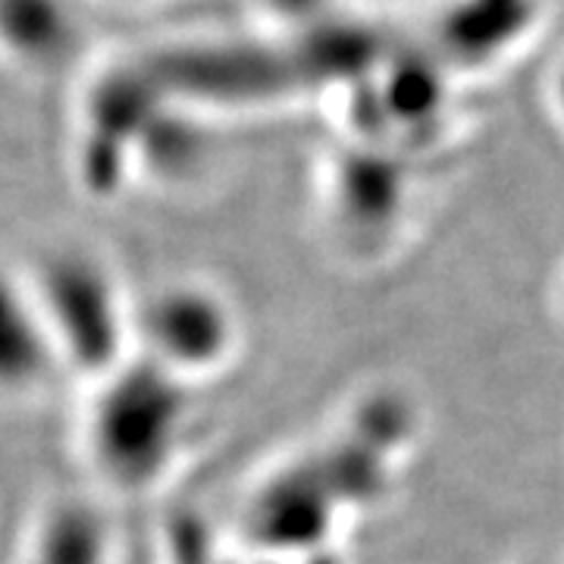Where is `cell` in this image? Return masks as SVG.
Listing matches in <instances>:
<instances>
[{"instance_id":"2","label":"cell","mask_w":564,"mask_h":564,"mask_svg":"<svg viewBox=\"0 0 564 564\" xmlns=\"http://www.w3.org/2000/svg\"><path fill=\"white\" fill-rule=\"evenodd\" d=\"M22 273L57 348L63 377L91 386L135 355V302H129L101 251L79 242L47 245Z\"/></svg>"},{"instance_id":"3","label":"cell","mask_w":564,"mask_h":564,"mask_svg":"<svg viewBox=\"0 0 564 564\" xmlns=\"http://www.w3.org/2000/svg\"><path fill=\"white\" fill-rule=\"evenodd\" d=\"M232 317L217 292L170 282L135 302V355L192 383L229 355Z\"/></svg>"},{"instance_id":"5","label":"cell","mask_w":564,"mask_h":564,"mask_svg":"<svg viewBox=\"0 0 564 564\" xmlns=\"http://www.w3.org/2000/svg\"><path fill=\"white\" fill-rule=\"evenodd\" d=\"M20 564H117L107 499L88 489L44 499L22 536Z\"/></svg>"},{"instance_id":"4","label":"cell","mask_w":564,"mask_h":564,"mask_svg":"<svg viewBox=\"0 0 564 564\" xmlns=\"http://www.w3.org/2000/svg\"><path fill=\"white\" fill-rule=\"evenodd\" d=\"M61 377L57 348L47 336L25 273L0 267V399L32 402Z\"/></svg>"},{"instance_id":"1","label":"cell","mask_w":564,"mask_h":564,"mask_svg":"<svg viewBox=\"0 0 564 564\" xmlns=\"http://www.w3.org/2000/svg\"><path fill=\"white\" fill-rule=\"evenodd\" d=\"M188 383L132 355L85 386L76 448L101 499H129L170 477L188 445Z\"/></svg>"}]
</instances>
